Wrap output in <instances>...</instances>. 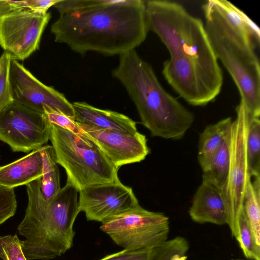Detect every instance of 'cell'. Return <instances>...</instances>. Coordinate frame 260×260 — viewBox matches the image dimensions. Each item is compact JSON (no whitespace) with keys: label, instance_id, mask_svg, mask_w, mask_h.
Returning a JSON list of instances; mask_svg holds the SVG:
<instances>
[{"label":"cell","instance_id":"6da1fadb","mask_svg":"<svg viewBox=\"0 0 260 260\" xmlns=\"http://www.w3.org/2000/svg\"><path fill=\"white\" fill-rule=\"evenodd\" d=\"M50 28L55 42L78 53L121 55L135 50L146 38L145 2L108 0L86 10L60 13Z\"/></svg>","mask_w":260,"mask_h":260},{"label":"cell","instance_id":"7a4b0ae2","mask_svg":"<svg viewBox=\"0 0 260 260\" xmlns=\"http://www.w3.org/2000/svg\"><path fill=\"white\" fill-rule=\"evenodd\" d=\"M112 75L126 89L152 136L179 140L191 127L193 114L163 88L151 66L135 50L120 55Z\"/></svg>","mask_w":260,"mask_h":260},{"label":"cell","instance_id":"3957f363","mask_svg":"<svg viewBox=\"0 0 260 260\" xmlns=\"http://www.w3.org/2000/svg\"><path fill=\"white\" fill-rule=\"evenodd\" d=\"M28 204L24 217L17 228L25 238L22 249L27 260H48L61 255L72 246L73 226L79 213V191L67 182L49 202L40 185L26 188Z\"/></svg>","mask_w":260,"mask_h":260},{"label":"cell","instance_id":"277c9868","mask_svg":"<svg viewBox=\"0 0 260 260\" xmlns=\"http://www.w3.org/2000/svg\"><path fill=\"white\" fill-rule=\"evenodd\" d=\"M205 29L212 50L235 83L251 117L260 115V66L255 42L234 27L212 0L203 6Z\"/></svg>","mask_w":260,"mask_h":260},{"label":"cell","instance_id":"5b68a950","mask_svg":"<svg viewBox=\"0 0 260 260\" xmlns=\"http://www.w3.org/2000/svg\"><path fill=\"white\" fill-rule=\"evenodd\" d=\"M50 140L57 164L66 171L67 182L78 191L119 180L118 169L83 133L77 134L50 123Z\"/></svg>","mask_w":260,"mask_h":260},{"label":"cell","instance_id":"8992f818","mask_svg":"<svg viewBox=\"0 0 260 260\" xmlns=\"http://www.w3.org/2000/svg\"><path fill=\"white\" fill-rule=\"evenodd\" d=\"M236 111V117L233 120L230 127L229 172L221 194L227 213V224L232 236L237 239L239 233V219L243 209L246 187L251 177L246 154L249 115L241 100Z\"/></svg>","mask_w":260,"mask_h":260},{"label":"cell","instance_id":"52a82bcc","mask_svg":"<svg viewBox=\"0 0 260 260\" xmlns=\"http://www.w3.org/2000/svg\"><path fill=\"white\" fill-rule=\"evenodd\" d=\"M100 229L123 249L151 250L168 240L170 221L163 213L139 205L102 223Z\"/></svg>","mask_w":260,"mask_h":260},{"label":"cell","instance_id":"ba28073f","mask_svg":"<svg viewBox=\"0 0 260 260\" xmlns=\"http://www.w3.org/2000/svg\"><path fill=\"white\" fill-rule=\"evenodd\" d=\"M50 137V123L43 113L15 101L0 113V140L14 152L38 149Z\"/></svg>","mask_w":260,"mask_h":260},{"label":"cell","instance_id":"9c48e42d","mask_svg":"<svg viewBox=\"0 0 260 260\" xmlns=\"http://www.w3.org/2000/svg\"><path fill=\"white\" fill-rule=\"evenodd\" d=\"M48 12L23 10L0 16V46L12 60H23L39 48Z\"/></svg>","mask_w":260,"mask_h":260},{"label":"cell","instance_id":"30bf717a","mask_svg":"<svg viewBox=\"0 0 260 260\" xmlns=\"http://www.w3.org/2000/svg\"><path fill=\"white\" fill-rule=\"evenodd\" d=\"M181 54L192 61L207 103L212 101L220 92L223 76L200 19L191 16L176 55Z\"/></svg>","mask_w":260,"mask_h":260},{"label":"cell","instance_id":"8fae6325","mask_svg":"<svg viewBox=\"0 0 260 260\" xmlns=\"http://www.w3.org/2000/svg\"><path fill=\"white\" fill-rule=\"evenodd\" d=\"M10 80L14 101L43 114L50 109L74 119L72 104L65 96L42 83L17 60H11Z\"/></svg>","mask_w":260,"mask_h":260},{"label":"cell","instance_id":"7c38bea8","mask_svg":"<svg viewBox=\"0 0 260 260\" xmlns=\"http://www.w3.org/2000/svg\"><path fill=\"white\" fill-rule=\"evenodd\" d=\"M78 209L87 220L102 223L140 205L133 189L120 180L88 186L79 191Z\"/></svg>","mask_w":260,"mask_h":260},{"label":"cell","instance_id":"4fadbf2b","mask_svg":"<svg viewBox=\"0 0 260 260\" xmlns=\"http://www.w3.org/2000/svg\"><path fill=\"white\" fill-rule=\"evenodd\" d=\"M78 124L83 133L118 169L123 165L140 162L149 153L146 136L138 132L121 133Z\"/></svg>","mask_w":260,"mask_h":260},{"label":"cell","instance_id":"5bb4252c","mask_svg":"<svg viewBox=\"0 0 260 260\" xmlns=\"http://www.w3.org/2000/svg\"><path fill=\"white\" fill-rule=\"evenodd\" d=\"M162 74L174 90L193 106L207 104L193 64L183 54L170 57L164 62Z\"/></svg>","mask_w":260,"mask_h":260},{"label":"cell","instance_id":"9a60e30c","mask_svg":"<svg viewBox=\"0 0 260 260\" xmlns=\"http://www.w3.org/2000/svg\"><path fill=\"white\" fill-rule=\"evenodd\" d=\"M189 215L198 223L227 224L228 217L221 192L212 184L202 180L193 197Z\"/></svg>","mask_w":260,"mask_h":260},{"label":"cell","instance_id":"2e32d148","mask_svg":"<svg viewBox=\"0 0 260 260\" xmlns=\"http://www.w3.org/2000/svg\"><path fill=\"white\" fill-rule=\"evenodd\" d=\"M72 104L75 113L74 119L80 124L121 133L138 132L136 122L125 115L101 109L83 102Z\"/></svg>","mask_w":260,"mask_h":260},{"label":"cell","instance_id":"e0dca14e","mask_svg":"<svg viewBox=\"0 0 260 260\" xmlns=\"http://www.w3.org/2000/svg\"><path fill=\"white\" fill-rule=\"evenodd\" d=\"M41 147L8 165L0 167V185L14 188L42 178Z\"/></svg>","mask_w":260,"mask_h":260},{"label":"cell","instance_id":"ac0fdd59","mask_svg":"<svg viewBox=\"0 0 260 260\" xmlns=\"http://www.w3.org/2000/svg\"><path fill=\"white\" fill-rule=\"evenodd\" d=\"M233 120L226 117L207 126L200 134L198 144V159L202 169L209 164L218 150Z\"/></svg>","mask_w":260,"mask_h":260},{"label":"cell","instance_id":"d6986e66","mask_svg":"<svg viewBox=\"0 0 260 260\" xmlns=\"http://www.w3.org/2000/svg\"><path fill=\"white\" fill-rule=\"evenodd\" d=\"M230 145L231 129L230 127L221 145L211 161L207 166L202 170V180L212 184L221 192L226 181L229 172L230 162Z\"/></svg>","mask_w":260,"mask_h":260},{"label":"cell","instance_id":"ffe728a7","mask_svg":"<svg viewBox=\"0 0 260 260\" xmlns=\"http://www.w3.org/2000/svg\"><path fill=\"white\" fill-rule=\"evenodd\" d=\"M43 175L41 189L44 199L49 202L60 189V175L53 148L49 145L41 147Z\"/></svg>","mask_w":260,"mask_h":260},{"label":"cell","instance_id":"44dd1931","mask_svg":"<svg viewBox=\"0 0 260 260\" xmlns=\"http://www.w3.org/2000/svg\"><path fill=\"white\" fill-rule=\"evenodd\" d=\"M216 8L239 32L259 43L258 27L242 11L225 0H212Z\"/></svg>","mask_w":260,"mask_h":260},{"label":"cell","instance_id":"7402d4cb","mask_svg":"<svg viewBox=\"0 0 260 260\" xmlns=\"http://www.w3.org/2000/svg\"><path fill=\"white\" fill-rule=\"evenodd\" d=\"M243 210L256 243L260 246V176L254 177L247 185Z\"/></svg>","mask_w":260,"mask_h":260},{"label":"cell","instance_id":"603a6c76","mask_svg":"<svg viewBox=\"0 0 260 260\" xmlns=\"http://www.w3.org/2000/svg\"><path fill=\"white\" fill-rule=\"evenodd\" d=\"M246 154L251 177L260 176V120L249 116Z\"/></svg>","mask_w":260,"mask_h":260},{"label":"cell","instance_id":"cb8c5ba5","mask_svg":"<svg viewBox=\"0 0 260 260\" xmlns=\"http://www.w3.org/2000/svg\"><path fill=\"white\" fill-rule=\"evenodd\" d=\"M236 239L247 258L260 260V246L256 243L243 209L239 219V233Z\"/></svg>","mask_w":260,"mask_h":260},{"label":"cell","instance_id":"d4e9b609","mask_svg":"<svg viewBox=\"0 0 260 260\" xmlns=\"http://www.w3.org/2000/svg\"><path fill=\"white\" fill-rule=\"evenodd\" d=\"M59 0H0V16L19 11L30 10L47 12Z\"/></svg>","mask_w":260,"mask_h":260},{"label":"cell","instance_id":"484cf974","mask_svg":"<svg viewBox=\"0 0 260 260\" xmlns=\"http://www.w3.org/2000/svg\"><path fill=\"white\" fill-rule=\"evenodd\" d=\"M188 249L187 240L183 237L177 236L155 248L150 260H171L176 254L186 255Z\"/></svg>","mask_w":260,"mask_h":260},{"label":"cell","instance_id":"4316f807","mask_svg":"<svg viewBox=\"0 0 260 260\" xmlns=\"http://www.w3.org/2000/svg\"><path fill=\"white\" fill-rule=\"evenodd\" d=\"M0 113L13 102L10 80L11 57L6 52L0 56Z\"/></svg>","mask_w":260,"mask_h":260},{"label":"cell","instance_id":"83f0119b","mask_svg":"<svg viewBox=\"0 0 260 260\" xmlns=\"http://www.w3.org/2000/svg\"><path fill=\"white\" fill-rule=\"evenodd\" d=\"M0 257L3 260H27L17 235L0 236Z\"/></svg>","mask_w":260,"mask_h":260},{"label":"cell","instance_id":"f1b7e54d","mask_svg":"<svg viewBox=\"0 0 260 260\" xmlns=\"http://www.w3.org/2000/svg\"><path fill=\"white\" fill-rule=\"evenodd\" d=\"M17 206L14 188L0 185V225L14 216Z\"/></svg>","mask_w":260,"mask_h":260},{"label":"cell","instance_id":"f546056e","mask_svg":"<svg viewBox=\"0 0 260 260\" xmlns=\"http://www.w3.org/2000/svg\"><path fill=\"white\" fill-rule=\"evenodd\" d=\"M44 114L51 124L69 130L75 134L83 133L78 123L73 118L51 110H45Z\"/></svg>","mask_w":260,"mask_h":260},{"label":"cell","instance_id":"4dcf8cb0","mask_svg":"<svg viewBox=\"0 0 260 260\" xmlns=\"http://www.w3.org/2000/svg\"><path fill=\"white\" fill-rule=\"evenodd\" d=\"M154 251L151 250H123L107 255L98 260H150Z\"/></svg>","mask_w":260,"mask_h":260},{"label":"cell","instance_id":"1f68e13d","mask_svg":"<svg viewBox=\"0 0 260 260\" xmlns=\"http://www.w3.org/2000/svg\"><path fill=\"white\" fill-rule=\"evenodd\" d=\"M187 256L186 255L176 254L174 255L171 260H186Z\"/></svg>","mask_w":260,"mask_h":260},{"label":"cell","instance_id":"d6a6232c","mask_svg":"<svg viewBox=\"0 0 260 260\" xmlns=\"http://www.w3.org/2000/svg\"><path fill=\"white\" fill-rule=\"evenodd\" d=\"M1 59L0 58V71H1Z\"/></svg>","mask_w":260,"mask_h":260},{"label":"cell","instance_id":"836d02e7","mask_svg":"<svg viewBox=\"0 0 260 260\" xmlns=\"http://www.w3.org/2000/svg\"><path fill=\"white\" fill-rule=\"evenodd\" d=\"M232 260H241V259H232Z\"/></svg>","mask_w":260,"mask_h":260}]
</instances>
